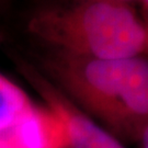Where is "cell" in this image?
<instances>
[{"label":"cell","instance_id":"3957f363","mask_svg":"<svg viewBox=\"0 0 148 148\" xmlns=\"http://www.w3.org/2000/svg\"><path fill=\"white\" fill-rule=\"evenodd\" d=\"M21 70L46 106L63 121L69 148H125L114 135L84 113L48 78L29 65L22 64Z\"/></svg>","mask_w":148,"mask_h":148},{"label":"cell","instance_id":"277c9868","mask_svg":"<svg viewBox=\"0 0 148 148\" xmlns=\"http://www.w3.org/2000/svg\"><path fill=\"white\" fill-rule=\"evenodd\" d=\"M10 134L21 148H69L63 121L47 106H32Z\"/></svg>","mask_w":148,"mask_h":148},{"label":"cell","instance_id":"7a4b0ae2","mask_svg":"<svg viewBox=\"0 0 148 148\" xmlns=\"http://www.w3.org/2000/svg\"><path fill=\"white\" fill-rule=\"evenodd\" d=\"M27 27L55 49L91 58L143 56L148 46L147 23L128 3L116 0L44 9L32 16Z\"/></svg>","mask_w":148,"mask_h":148},{"label":"cell","instance_id":"6da1fadb","mask_svg":"<svg viewBox=\"0 0 148 148\" xmlns=\"http://www.w3.org/2000/svg\"><path fill=\"white\" fill-rule=\"evenodd\" d=\"M52 82L117 138L148 133V63L144 56L98 59L55 49L44 58Z\"/></svg>","mask_w":148,"mask_h":148},{"label":"cell","instance_id":"5b68a950","mask_svg":"<svg viewBox=\"0 0 148 148\" xmlns=\"http://www.w3.org/2000/svg\"><path fill=\"white\" fill-rule=\"evenodd\" d=\"M32 106L23 90L0 76V134L9 132Z\"/></svg>","mask_w":148,"mask_h":148},{"label":"cell","instance_id":"52a82bcc","mask_svg":"<svg viewBox=\"0 0 148 148\" xmlns=\"http://www.w3.org/2000/svg\"><path fill=\"white\" fill-rule=\"evenodd\" d=\"M116 1H120V2H124V3H130L132 1H135V0H116ZM137 1V0H136Z\"/></svg>","mask_w":148,"mask_h":148},{"label":"cell","instance_id":"ba28073f","mask_svg":"<svg viewBox=\"0 0 148 148\" xmlns=\"http://www.w3.org/2000/svg\"><path fill=\"white\" fill-rule=\"evenodd\" d=\"M81 1H93V0H81Z\"/></svg>","mask_w":148,"mask_h":148},{"label":"cell","instance_id":"8992f818","mask_svg":"<svg viewBox=\"0 0 148 148\" xmlns=\"http://www.w3.org/2000/svg\"><path fill=\"white\" fill-rule=\"evenodd\" d=\"M0 148H21L16 140L13 139L12 135L9 132H5L0 134Z\"/></svg>","mask_w":148,"mask_h":148}]
</instances>
